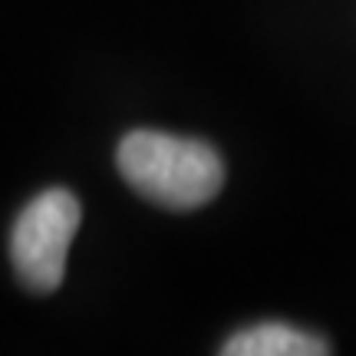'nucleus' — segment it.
Wrapping results in <instances>:
<instances>
[{
    "label": "nucleus",
    "instance_id": "f257e3e1",
    "mask_svg": "<svg viewBox=\"0 0 356 356\" xmlns=\"http://www.w3.org/2000/svg\"><path fill=\"white\" fill-rule=\"evenodd\" d=\"M119 172L142 198L191 211L215 198L225 185L221 155L198 139H181L155 129H136L115 149Z\"/></svg>",
    "mask_w": 356,
    "mask_h": 356
},
{
    "label": "nucleus",
    "instance_id": "f03ea898",
    "mask_svg": "<svg viewBox=\"0 0 356 356\" xmlns=\"http://www.w3.org/2000/svg\"><path fill=\"white\" fill-rule=\"evenodd\" d=\"M79 218L83 211L73 191L47 188L13 221V270L33 293H53L63 284L66 254L79 231Z\"/></svg>",
    "mask_w": 356,
    "mask_h": 356
},
{
    "label": "nucleus",
    "instance_id": "7ed1b4c3",
    "mask_svg": "<svg viewBox=\"0 0 356 356\" xmlns=\"http://www.w3.org/2000/svg\"><path fill=\"white\" fill-rule=\"evenodd\" d=\"M225 356H323L330 353V346L320 337L287 327V323H257L248 330L228 337V343L221 346Z\"/></svg>",
    "mask_w": 356,
    "mask_h": 356
}]
</instances>
